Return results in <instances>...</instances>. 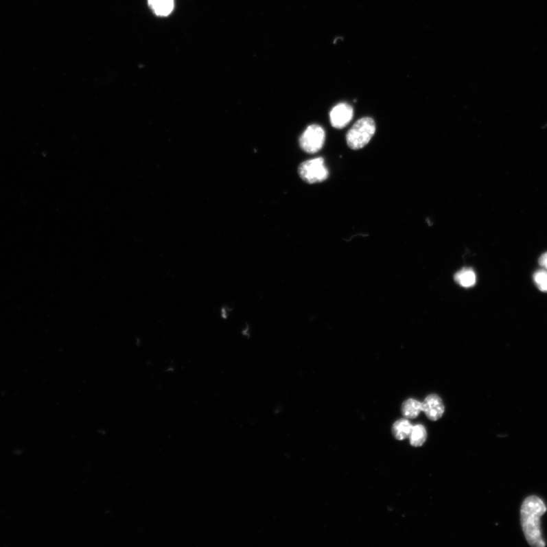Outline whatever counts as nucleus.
Here are the masks:
<instances>
[{
  "label": "nucleus",
  "mask_w": 547,
  "mask_h": 547,
  "mask_svg": "<svg viewBox=\"0 0 547 547\" xmlns=\"http://www.w3.org/2000/svg\"><path fill=\"white\" fill-rule=\"evenodd\" d=\"M546 511L545 503L537 496L527 497L522 503V526L525 538L532 546L544 547L546 545L541 528V517Z\"/></svg>",
  "instance_id": "nucleus-1"
},
{
  "label": "nucleus",
  "mask_w": 547,
  "mask_h": 547,
  "mask_svg": "<svg viewBox=\"0 0 547 547\" xmlns=\"http://www.w3.org/2000/svg\"><path fill=\"white\" fill-rule=\"evenodd\" d=\"M375 132V124L371 117H364L358 120L346 137L347 146L353 150L365 147L372 139Z\"/></svg>",
  "instance_id": "nucleus-2"
},
{
  "label": "nucleus",
  "mask_w": 547,
  "mask_h": 547,
  "mask_svg": "<svg viewBox=\"0 0 547 547\" xmlns=\"http://www.w3.org/2000/svg\"><path fill=\"white\" fill-rule=\"evenodd\" d=\"M298 173L303 181L310 184L323 182L328 179L329 175L323 158L303 162L298 168Z\"/></svg>",
  "instance_id": "nucleus-3"
},
{
  "label": "nucleus",
  "mask_w": 547,
  "mask_h": 547,
  "mask_svg": "<svg viewBox=\"0 0 547 547\" xmlns=\"http://www.w3.org/2000/svg\"><path fill=\"white\" fill-rule=\"evenodd\" d=\"M325 141V132L323 128L318 125H311L301 135L300 138L301 148L305 152L315 154L321 150Z\"/></svg>",
  "instance_id": "nucleus-4"
},
{
  "label": "nucleus",
  "mask_w": 547,
  "mask_h": 547,
  "mask_svg": "<svg viewBox=\"0 0 547 547\" xmlns=\"http://www.w3.org/2000/svg\"><path fill=\"white\" fill-rule=\"evenodd\" d=\"M353 116V110L349 104L342 103L337 104L330 112V121L334 128L343 129L349 124Z\"/></svg>",
  "instance_id": "nucleus-5"
},
{
  "label": "nucleus",
  "mask_w": 547,
  "mask_h": 547,
  "mask_svg": "<svg viewBox=\"0 0 547 547\" xmlns=\"http://www.w3.org/2000/svg\"><path fill=\"white\" fill-rule=\"evenodd\" d=\"M423 411L430 421H436L441 418L445 412L443 402L437 395H430L422 403Z\"/></svg>",
  "instance_id": "nucleus-6"
},
{
  "label": "nucleus",
  "mask_w": 547,
  "mask_h": 547,
  "mask_svg": "<svg viewBox=\"0 0 547 547\" xmlns=\"http://www.w3.org/2000/svg\"><path fill=\"white\" fill-rule=\"evenodd\" d=\"M148 5L156 16H168L174 10V0H148Z\"/></svg>",
  "instance_id": "nucleus-7"
},
{
  "label": "nucleus",
  "mask_w": 547,
  "mask_h": 547,
  "mask_svg": "<svg viewBox=\"0 0 547 547\" xmlns=\"http://www.w3.org/2000/svg\"><path fill=\"white\" fill-rule=\"evenodd\" d=\"M454 280L460 284L461 286L464 288H472L477 281V277L474 270L471 268H464L461 269L456 275H454Z\"/></svg>",
  "instance_id": "nucleus-8"
},
{
  "label": "nucleus",
  "mask_w": 547,
  "mask_h": 547,
  "mask_svg": "<svg viewBox=\"0 0 547 547\" xmlns=\"http://www.w3.org/2000/svg\"><path fill=\"white\" fill-rule=\"evenodd\" d=\"M423 411L422 403L415 399H409L403 404L402 414L407 419H415Z\"/></svg>",
  "instance_id": "nucleus-9"
},
{
  "label": "nucleus",
  "mask_w": 547,
  "mask_h": 547,
  "mask_svg": "<svg viewBox=\"0 0 547 547\" xmlns=\"http://www.w3.org/2000/svg\"><path fill=\"white\" fill-rule=\"evenodd\" d=\"M413 428L408 420H399L396 421L393 428V433L395 438L397 440H404L409 437L410 432Z\"/></svg>",
  "instance_id": "nucleus-10"
},
{
  "label": "nucleus",
  "mask_w": 547,
  "mask_h": 547,
  "mask_svg": "<svg viewBox=\"0 0 547 547\" xmlns=\"http://www.w3.org/2000/svg\"><path fill=\"white\" fill-rule=\"evenodd\" d=\"M426 430L423 425L417 424L412 428L410 437V442L412 446L421 447L426 442Z\"/></svg>",
  "instance_id": "nucleus-11"
},
{
  "label": "nucleus",
  "mask_w": 547,
  "mask_h": 547,
  "mask_svg": "<svg viewBox=\"0 0 547 547\" xmlns=\"http://www.w3.org/2000/svg\"><path fill=\"white\" fill-rule=\"evenodd\" d=\"M534 281L539 290L547 293V269L537 270L534 274Z\"/></svg>",
  "instance_id": "nucleus-12"
},
{
  "label": "nucleus",
  "mask_w": 547,
  "mask_h": 547,
  "mask_svg": "<svg viewBox=\"0 0 547 547\" xmlns=\"http://www.w3.org/2000/svg\"><path fill=\"white\" fill-rule=\"evenodd\" d=\"M539 264L542 268L547 269V252L544 253L539 259Z\"/></svg>",
  "instance_id": "nucleus-13"
}]
</instances>
